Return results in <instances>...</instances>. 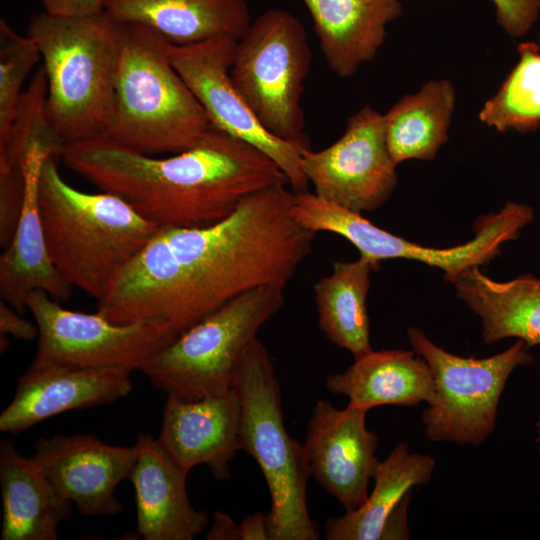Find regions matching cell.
<instances>
[{
  "instance_id": "cell-1",
  "label": "cell",
  "mask_w": 540,
  "mask_h": 540,
  "mask_svg": "<svg viewBox=\"0 0 540 540\" xmlns=\"http://www.w3.org/2000/svg\"><path fill=\"white\" fill-rule=\"evenodd\" d=\"M62 159L160 228L212 225L253 193L289 184L263 152L214 128L192 148L166 158L95 139L66 146Z\"/></svg>"
},
{
  "instance_id": "cell-2",
  "label": "cell",
  "mask_w": 540,
  "mask_h": 540,
  "mask_svg": "<svg viewBox=\"0 0 540 540\" xmlns=\"http://www.w3.org/2000/svg\"><path fill=\"white\" fill-rule=\"evenodd\" d=\"M62 157L44 159L37 183L45 240L55 267L98 302L160 227L121 197L82 192L60 175Z\"/></svg>"
},
{
  "instance_id": "cell-3",
  "label": "cell",
  "mask_w": 540,
  "mask_h": 540,
  "mask_svg": "<svg viewBox=\"0 0 540 540\" xmlns=\"http://www.w3.org/2000/svg\"><path fill=\"white\" fill-rule=\"evenodd\" d=\"M26 34L37 44L47 78V114L66 146L102 139L111 125L123 23L106 11L33 16Z\"/></svg>"
},
{
  "instance_id": "cell-4",
  "label": "cell",
  "mask_w": 540,
  "mask_h": 540,
  "mask_svg": "<svg viewBox=\"0 0 540 540\" xmlns=\"http://www.w3.org/2000/svg\"><path fill=\"white\" fill-rule=\"evenodd\" d=\"M171 43L155 30L123 23L114 113L106 136L139 153H180L213 128L175 69Z\"/></svg>"
},
{
  "instance_id": "cell-5",
  "label": "cell",
  "mask_w": 540,
  "mask_h": 540,
  "mask_svg": "<svg viewBox=\"0 0 540 540\" xmlns=\"http://www.w3.org/2000/svg\"><path fill=\"white\" fill-rule=\"evenodd\" d=\"M233 389L240 403L239 450L256 461L270 493L269 540L319 539L307 507L308 454L285 428L279 382L258 338L240 361Z\"/></svg>"
},
{
  "instance_id": "cell-6",
  "label": "cell",
  "mask_w": 540,
  "mask_h": 540,
  "mask_svg": "<svg viewBox=\"0 0 540 540\" xmlns=\"http://www.w3.org/2000/svg\"><path fill=\"white\" fill-rule=\"evenodd\" d=\"M284 290L265 285L234 297L148 358L139 371L167 396L181 400L230 391L258 331L283 306Z\"/></svg>"
},
{
  "instance_id": "cell-7",
  "label": "cell",
  "mask_w": 540,
  "mask_h": 540,
  "mask_svg": "<svg viewBox=\"0 0 540 540\" xmlns=\"http://www.w3.org/2000/svg\"><path fill=\"white\" fill-rule=\"evenodd\" d=\"M311 60L304 25L288 11L271 9L237 41L230 69L234 86L262 126L303 152L311 149L301 106Z\"/></svg>"
},
{
  "instance_id": "cell-8",
  "label": "cell",
  "mask_w": 540,
  "mask_h": 540,
  "mask_svg": "<svg viewBox=\"0 0 540 540\" xmlns=\"http://www.w3.org/2000/svg\"><path fill=\"white\" fill-rule=\"evenodd\" d=\"M408 339L429 365L435 399L422 412L425 436L433 442L478 446L495 430L498 404L512 372L532 362L529 346L518 339L486 358L461 357L437 346L411 327Z\"/></svg>"
},
{
  "instance_id": "cell-9",
  "label": "cell",
  "mask_w": 540,
  "mask_h": 540,
  "mask_svg": "<svg viewBox=\"0 0 540 540\" xmlns=\"http://www.w3.org/2000/svg\"><path fill=\"white\" fill-rule=\"evenodd\" d=\"M291 215L313 232L338 234L354 245L360 257L376 268L386 259L416 260L441 269L453 281L465 269L480 266L500 253V246L516 239L533 218L529 205L507 202L498 213L479 217L475 236L467 243L450 248L421 246L371 223L361 213L348 210L318 197L308 190L294 192Z\"/></svg>"
},
{
  "instance_id": "cell-10",
  "label": "cell",
  "mask_w": 540,
  "mask_h": 540,
  "mask_svg": "<svg viewBox=\"0 0 540 540\" xmlns=\"http://www.w3.org/2000/svg\"><path fill=\"white\" fill-rule=\"evenodd\" d=\"M27 309L38 327L35 364L134 371L177 338L156 321L116 324L98 312L71 311L40 290L29 293Z\"/></svg>"
},
{
  "instance_id": "cell-11",
  "label": "cell",
  "mask_w": 540,
  "mask_h": 540,
  "mask_svg": "<svg viewBox=\"0 0 540 540\" xmlns=\"http://www.w3.org/2000/svg\"><path fill=\"white\" fill-rule=\"evenodd\" d=\"M238 40L217 37L173 45L171 60L205 110L212 127L263 152L286 175L295 192L305 191L303 151L267 131L234 86L230 69Z\"/></svg>"
},
{
  "instance_id": "cell-12",
  "label": "cell",
  "mask_w": 540,
  "mask_h": 540,
  "mask_svg": "<svg viewBox=\"0 0 540 540\" xmlns=\"http://www.w3.org/2000/svg\"><path fill=\"white\" fill-rule=\"evenodd\" d=\"M396 166L386 143L384 114L369 105L348 118L335 143L302 153L314 193L358 213L378 209L389 199L397 185Z\"/></svg>"
},
{
  "instance_id": "cell-13",
  "label": "cell",
  "mask_w": 540,
  "mask_h": 540,
  "mask_svg": "<svg viewBox=\"0 0 540 540\" xmlns=\"http://www.w3.org/2000/svg\"><path fill=\"white\" fill-rule=\"evenodd\" d=\"M368 411L316 402L307 423L304 446L311 476L346 509L362 506L379 460L378 437L366 427Z\"/></svg>"
},
{
  "instance_id": "cell-14",
  "label": "cell",
  "mask_w": 540,
  "mask_h": 540,
  "mask_svg": "<svg viewBox=\"0 0 540 540\" xmlns=\"http://www.w3.org/2000/svg\"><path fill=\"white\" fill-rule=\"evenodd\" d=\"M137 456L136 444L115 446L92 435L59 433L39 438L32 459L79 512L96 516L123 510L115 490L130 478Z\"/></svg>"
},
{
  "instance_id": "cell-15",
  "label": "cell",
  "mask_w": 540,
  "mask_h": 540,
  "mask_svg": "<svg viewBox=\"0 0 540 540\" xmlns=\"http://www.w3.org/2000/svg\"><path fill=\"white\" fill-rule=\"evenodd\" d=\"M132 369L32 362L0 414V431L18 434L66 411L108 404L128 395Z\"/></svg>"
},
{
  "instance_id": "cell-16",
  "label": "cell",
  "mask_w": 540,
  "mask_h": 540,
  "mask_svg": "<svg viewBox=\"0 0 540 540\" xmlns=\"http://www.w3.org/2000/svg\"><path fill=\"white\" fill-rule=\"evenodd\" d=\"M240 403L230 391L186 401L167 396L157 438L186 471L207 465L217 480L230 476L229 463L239 450Z\"/></svg>"
},
{
  "instance_id": "cell-17",
  "label": "cell",
  "mask_w": 540,
  "mask_h": 540,
  "mask_svg": "<svg viewBox=\"0 0 540 540\" xmlns=\"http://www.w3.org/2000/svg\"><path fill=\"white\" fill-rule=\"evenodd\" d=\"M138 456L130 476L134 487L137 531L145 540H192L209 522L188 497V471L179 466L158 439L138 436Z\"/></svg>"
},
{
  "instance_id": "cell-18",
  "label": "cell",
  "mask_w": 540,
  "mask_h": 540,
  "mask_svg": "<svg viewBox=\"0 0 540 540\" xmlns=\"http://www.w3.org/2000/svg\"><path fill=\"white\" fill-rule=\"evenodd\" d=\"M47 154L35 148L23 165L25 194L21 215L9 246L0 256V294L23 314L30 292H46L58 302L71 297L72 286L55 267L48 252L38 203V175Z\"/></svg>"
},
{
  "instance_id": "cell-19",
  "label": "cell",
  "mask_w": 540,
  "mask_h": 540,
  "mask_svg": "<svg viewBox=\"0 0 540 540\" xmlns=\"http://www.w3.org/2000/svg\"><path fill=\"white\" fill-rule=\"evenodd\" d=\"M314 24L329 68L352 77L372 61L386 38L387 25L402 14L400 0H302Z\"/></svg>"
},
{
  "instance_id": "cell-20",
  "label": "cell",
  "mask_w": 540,
  "mask_h": 540,
  "mask_svg": "<svg viewBox=\"0 0 540 540\" xmlns=\"http://www.w3.org/2000/svg\"><path fill=\"white\" fill-rule=\"evenodd\" d=\"M2 540H56L73 503L62 496L32 457L0 442Z\"/></svg>"
},
{
  "instance_id": "cell-21",
  "label": "cell",
  "mask_w": 540,
  "mask_h": 540,
  "mask_svg": "<svg viewBox=\"0 0 540 540\" xmlns=\"http://www.w3.org/2000/svg\"><path fill=\"white\" fill-rule=\"evenodd\" d=\"M325 385L346 396L348 405L366 411L381 405H429L435 399L432 371L414 350L372 351L344 372L329 375Z\"/></svg>"
},
{
  "instance_id": "cell-22",
  "label": "cell",
  "mask_w": 540,
  "mask_h": 540,
  "mask_svg": "<svg viewBox=\"0 0 540 540\" xmlns=\"http://www.w3.org/2000/svg\"><path fill=\"white\" fill-rule=\"evenodd\" d=\"M105 11L180 46L217 37L239 40L250 25L246 0H108Z\"/></svg>"
},
{
  "instance_id": "cell-23",
  "label": "cell",
  "mask_w": 540,
  "mask_h": 540,
  "mask_svg": "<svg viewBox=\"0 0 540 540\" xmlns=\"http://www.w3.org/2000/svg\"><path fill=\"white\" fill-rule=\"evenodd\" d=\"M473 266L453 283L457 296L482 320L483 339L492 344L515 337L540 344V279L525 275L497 282Z\"/></svg>"
},
{
  "instance_id": "cell-24",
  "label": "cell",
  "mask_w": 540,
  "mask_h": 540,
  "mask_svg": "<svg viewBox=\"0 0 540 540\" xmlns=\"http://www.w3.org/2000/svg\"><path fill=\"white\" fill-rule=\"evenodd\" d=\"M435 460L430 455L412 453L406 443L397 444L380 461L371 494L359 508L340 517L329 518L324 527L327 540H384L387 525L413 487L427 484Z\"/></svg>"
},
{
  "instance_id": "cell-25",
  "label": "cell",
  "mask_w": 540,
  "mask_h": 540,
  "mask_svg": "<svg viewBox=\"0 0 540 540\" xmlns=\"http://www.w3.org/2000/svg\"><path fill=\"white\" fill-rule=\"evenodd\" d=\"M456 92L447 79L430 80L401 97L384 114L386 143L393 162L433 160L449 139Z\"/></svg>"
},
{
  "instance_id": "cell-26",
  "label": "cell",
  "mask_w": 540,
  "mask_h": 540,
  "mask_svg": "<svg viewBox=\"0 0 540 540\" xmlns=\"http://www.w3.org/2000/svg\"><path fill=\"white\" fill-rule=\"evenodd\" d=\"M370 261H336L330 275L314 285L318 327L333 344L359 359L373 351L366 298L371 271Z\"/></svg>"
},
{
  "instance_id": "cell-27",
  "label": "cell",
  "mask_w": 540,
  "mask_h": 540,
  "mask_svg": "<svg viewBox=\"0 0 540 540\" xmlns=\"http://www.w3.org/2000/svg\"><path fill=\"white\" fill-rule=\"evenodd\" d=\"M519 59L478 117L498 132L525 133L540 128V46L520 43Z\"/></svg>"
},
{
  "instance_id": "cell-28",
  "label": "cell",
  "mask_w": 540,
  "mask_h": 540,
  "mask_svg": "<svg viewBox=\"0 0 540 540\" xmlns=\"http://www.w3.org/2000/svg\"><path fill=\"white\" fill-rule=\"evenodd\" d=\"M47 78L43 66L22 92L9 128L0 138V173L23 170L27 154L35 148L62 157L65 144L47 114Z\"/></svg>"
},
{
  "instance_id": "cell-29",
  "label": "cell",
  "mask_w": 540,
  "mask_h": 540,
  "mask_svg": "<svg viewBox=\"0 0 540 540\" xmlns=\"http://www.w3.org/2000/svg\"><path fill=\"white\" fill-rule=\"evenodd\" d=\"M41 59L35 41L18 34L0 20V138L4 137L15 113L22 85L30 70Z\"/></svg>"
},
{
  "instance_id": "cell-30",
  "label": "cell",
  "mask_w": 540,
  "mask_h": 540,
  "mask_svg": "<svg viewBox=\"0 0 540 540\" xmlns=\"http://www.w3.org/2000/svg\"><path fill=\"white\" fill-rule=\"evenodd\" d=\"M25 176L23 170L0 173V245L11 243L23 207Z\"/></svg>"
},
{
  "instance_id": "cell-31",
  "label": "cell",
  "mask_w": 540,
  "mask_h": 540,
  "mask_svg": "<svg viewBox=\"0 0 540 540\" xmlns=\"http://www.w3.org/2000/svg\"><path fill=\"white\" fill-rule=\"evenodd\" d=\"M497 24L512 38L526 35L538 20L540 0H491Z\"/></svg>"
},
{
  "instance_id": "cell-32",
  "label": "cell",
  "mask_w": 540,
  "mask_h": 540,
  "mask_svg": "<svg viewBox=\"0 0 540 540\" xmlns=\"http://www.w3.org/2000/svg\"><path fill=\"white\" fill-rule=\"evenodd\" d=\"M44 12L55 16L85 17L105 12L108 0H39Z\"/></svg>"
},
{
  "instance_id": "cell-33",
  "label": "cell",
  "mask_w": 540,
  "mask_h": 540,
  "mask_svg": "<svg viewBox=\"0 0 540 540\" xmlns=\"http://www.w3.org/2000/svg\"><path fill=\"white\" fill-rule=\"evenodd\" d=\"M18 311L8 303L0 302V334L6 337L8 334L16 339L31 341L38 337V327L21 317Z\"/></svg>"
},
{
  "instance_id": "cell-34",
  "label": "cell",
  "mask_w": 540,
  "mask_h": 540,
  "mask_svg": "<svg viewBox=\"0 0 540 540\" xmlns=\"http://www.w3.org/2000/svg\"><path fill=\"white\" fill-rule=\"evenodd\" d=\"M207 540H240V528L227 514L215 511L206 533Z\"/></svg>"
},
{
  "instance_id": "cell-35",
  "label": "cell",
  "mask_w": 540,
  "mask_h": 540,
  "mask_svg": "<svg viewBox=\"0 0 540 540\" xmlns=\"http://www.w3.org/2000/svg\"><path fill=\"white\" fill-rule=\"evenodd\" d=\"M240 540H268L266 514L254 513L239 525Z\"/></svg>"
},
{
  "instance_id": "cell-36",
  "label": "cell",
  "mask_w": 540,
  "mask_h": 540,
  "mask_svg": "<svg viewBox=\"0 0 540 540\" xmlns=\"http://www.w3.org/2000/svg\"><path fill=\"white\" fill-rule=\"evenodd\" d=\"M536 431H537L536 440H537L538 450H539V453H540V419L536 423Z\"/></svg>"
},
{
  "instance_id": "cell-37",
  "label": "cell",
  "mask_w": 540,
  "mask_h": 540,
  "mask_svg": "<svg viewBox=\"0 0 540 540\" xmlns=\"http://www.w3.org/2000/svg\"><path fill=\"white\" fill-rule=\"evenodd\" d=\"M246 1H249V0H246Z\"/></svg>"
}]
</instances>
